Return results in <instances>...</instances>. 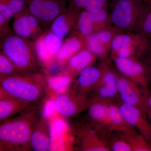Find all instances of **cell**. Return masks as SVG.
<instances>
[{"label": "cell", "mask_w": 151, "mask_h": 151, "mask_svg": "<svg viewBox=\"0 0 151 151\" xmlns=\"http://www.w3.org/2000/svg\"><path fill=\"white\" fill-rule=\"evenodd\" d=\"M85 49H87L86 36L73 30L63 42L55 60L60 64H65L71 57Z\"/></svg>", "instance_id": "cell-15"}, {"label": "cell", "mask_w": 151, "mask_h": 151, "mask_svg": "<svg viewBox=\"0 0 151 151\" xmlns=\"http://www.w3.org/2000/svg\"><path fill=\"white\" fill-rule=\"evenodd\" d=\"M50 127L45 121L37 122L31 136L29 146L35 151H48L50 147Z\"/></svg>", "instance_id": "cell-21"}, {"label": "cell", "mask_w": 151, "mask_h": 151, "mask_svg": "<svg viewBox=\"0 0 151 151\" xmlns=\"http://www.w3.org/2000/svg\"><path fill=\"white\" fill-rule=\"evenodd\" d=\"M97 57L88 49L82 50L68 60L66 63V71L72 77L77 76L86 68L94 65Z\"/></svg>", "instance_id": "cell-20"}, {"label": "cell", "mask_w": 151, "mask_h": 151, "mask_svg": "<svg viewBox=\"0 0 151 151\" xmlns=\"http://www.w3.org/2000/svg\"><path fill=\"white\" fill-rule=\"evenodd\" d=\"M14 18L13 32L17 35L34 41L44 32L38 20L27 7Z\"/></svg>", "instance_id": "cell-12"}, {"label": "cell", "mask_w": 151, "mask_h": 151, "mask_svg": "<svg viewBox=\"0 0 151 151\" xmlns=\"http://www.w3.org/2000/svg\"><path fill=\"white\" fill-rule=\"evenodd\" d=\"M9 21L0 14V37L1 38L5 37L11 32L9 25Z\"/></svg>", "instance_id": "cell-35"}, {"label": "cell", "mask_w": 151, "mask_h": 151, "mask_svg": "<svg viewBox=\"0 0 151 151\" xmlns=\"http://www.w3.org/2000/svg\"><path fill=\"white\" fill-rule=\"evenodd\" d=\"M67 2L66 0H28L27 8L45 32L49 29L55 18L67 8Z\"/></svg>", "instance_id": "cell-6"}, {"label": "cell", "mask_w": 151, "mask_h": 151, "mask_svg": "<svg viewBox=\"0 0 151 151\" xmlns=\"http://www.w3.org/2000/svg\"><path fill=\"white\" fill-rule=\"evenodd\" d=\"M111 60L119 73L137 83L148 94L150 79L147 68L143 62L134 58H114Z\"/></svg>", "instance_id": "cell-7"}, {"label": "cell", "mask_w": 151, "mask_h": 151, "mask_svg": "<svg viewBox=\"0 0 151 151\" xmlns=\"http://www.w3.org/2000/svg\"><path fill=\"white\" fill-rule=\"evenodd\" d=\"M139 60L145 65L147 68L151 82V38L149 39L147 46Z\"/></svg>", "instance_id": "cell-34"}, {"label": "cell", "mask_w": 151, "mask_h": 151, "mask_svg": "<svg viewBox=\"0 0 151 151\" xmlns=\"http://www.w3.org/2000/svg\"><path fill=\"white\" fill-rule=\"evenodd\" d=\"M117 133L129 143L132 151H151V143L138 132Z\"/></svg>", "instance_id": "cell-27"}, {"label": "cell", "mask_w": 151, "mask_h": 151, "mask_svg": "<svg viewBox=\"0 0 151 151\" xmlns=\"http://www.w3.org/2000/svg\"><path fill=\"white\" fill-rule=\"evenodd\" d=\"M65 123L60 119L55 120L50 127V147L49 150H65L64 132L66 129Z\"/></svg>", "instance_id": "cell-24"}, {"label": "cell", "mask_w": 151, "mask_h": 151, "mask_svg": "<svg viewBox=\"0 0 151 151\" xmlns=\"http://www.w3.org/2000/svg\"><path fill=\"white\" fill-rule=\"evenodd\" d=\"M108 101L95 100L91 102L89 106L88 115L92 122L98 129L106 134L108 119Z\"/></svg>", "instance_id": "cell-22"}, {"label": "cell", "mask_w": 151, "mask_h": 151, "mask_svg": "<svg viewBox=\"0 0 151 151\" xmlns=\"http://www.w3.org/2000/svg\"><path fill=\"white\" fill-rule=\"evenodd\" d=\"M149 40L137 33H120L112 42L110 51L111 58H123L139 60L147 48Z\"/></svg>", "instance_id": "cell-5"}, {"label": "cell", "mask_w": 151, "mask_h": 151, "mask_svg": "<svg viewBox=\"0 0 151 151\" xmlns=\"http://www.w3.org/2000/svg\"><path fill=\"white\" fill-rule=\"evenodd\" d=\"M32 113L22 114L3 121L0 126L1 150L19 149L29 146L31 136L37 123Z\"/></svg>", "instance_id": "cell-3"}, {"label": "cell", "mask_w": 151, "mask_h": 151, "mask_svg": "<svg viewBox=\"0 0 151 151\" xmlns=\"http://www.w3.org/2000/svg\"><path fill=\"white\" fill-rule=\"evenodd\" d=\"M45 42L47 49L55 58L57 54L62 45L63 40L55 35L49 29L43 33Z\"/></svg>", "instance_id": "cell-29"}, {"label": "cell", "mask_w": 151, "mask_h": 151, "mask_svg": "<svg viewBox=\"0 0 151 151\" xmlns=\"http://www.w3.org/2000/svg\"><path fill=\"white\" fill-rule=\"evenodd\" d=\"M116 74L118 99L126 105L145 112V104L148 94L137 83L122 75L116 69Z\"/></svg>", "instance_id": "cell-8"}, {"label": "cell", "mask_w": 151, "mask_h": 151, "mask_svg": "<svg viewBox=\"0 0 151 151\" xmlns=\"http://www.w3.org/2000/svg\"><path fill=\"white\" fill-rule=\"evenodd\" d=\"M43 34L34 41L35 49L40 65L49 68L51 67L53 64L55 58L50 54L47 49Z\"/></svg>", "instance_id": "cell-26"}, {"label": "cell", "mask_w": 151, "mask_h": 151, "mask_svg": "<svg viewBox=\"0 0 151 151\" xmlns=\"http://www.w3.org/2000/svg\"><path fill=\"white\" fill-rule=\"evenodd\" d=\"M123 32H124L111 26L106 29L92 33L86 36L87 49L100 60L108 59L113 40L117 35Z\"/></svg>", "instance_id": "cell-11"}, {"label": "cell", "mask_w": 151, "mask_h": 151, "mask_svg": "<svg viewBox=\"0 0 151 151\" xmlns=\"http://www.w3.org/2000/svg\"><path fill=\"white\" fill-rule=\"evenodd\" d=\"M72 76L66 71V73L50 76L47 79V84L51 89L55 90L65 89L71 82Z\"/></svg>", "instance_id": "cell-30"}, {"label": "cell", "mask_w": 151, "mask_h": 151, "mask_svg": "<svg viewBox=\"0 0 151 151\" xmlns=\"http://www.w3.org/2000/svg\"><path fill=\"white\" fill-rule=\"evenodd\" d=\"M107 131L108 134L112 132L127 133L138 132L127 122L115 101L108 102Z\"/></svg>", "instance_id": "cell-17"}, {"label": "cell", "mask_w": 151, "mask_h": 151, "mask_svg": "<svg viewBox=\"0 0 151 151\" xmlns=\"http://www.w3.org/2000/svg\"><path fill=\"white\" fill-rule=\"evenodd\" d=\"M146 114H147V116L148 117L149 119H150V121L151 122V110L147 112Z\"/></svg>", "instance_id": "cell-39"}, {"label": "cell", "mask_w": 151, "mask_h": 151, "mask_svg": "<svg viewBox=\"0 0 151 151\" xmlns=\"http://www.w3.org/2000/svg\"><path fill=\"white\" fill-rule=\"evenodd\" d=\"M108 4L97 12L83 10L74 30L85 36L103 30L112 26L108 11Z\"/></svg>", "instance_id": "cell-9"}, {"label": "cell", "mask_w": 151, "mask_h": 151, "mask_svg": "<svg viewBox=\"0 0 151 151\" xmlns=\"http://www.w3.org/2000/svg\"><path fill=\"white\" fill-rule=\"evenodd\" d=\"M103 74L101 62L97 65L86 68L77 76V83L80 95L86 96L87 93L95 90L99 85Z\"/></svg>", "instance_id": "cell-16"}, {"label": "cell", "mask_w": 151, "mask_h": 151, "mask_svg": "<svg viewBox=\"0 0 151 151\" xmlns=\"http://www.w3.org/2000/svg\"><path fill=\"white\" fill-rule=\"evenodd\" d=\"M146 4L142 0H111L112 26L124 32H133Z\"/></svg>", "instance_id": "cell-4"}, {"label": "cell", "mask_w": 151, "mask_h": 151, "mask_svg": "<svg viewBox=\"0 0 151 151\" xmlns=\"http://www.w3.org/2000/svg\"><path fill=\"white\" fill-rule=\"evenodd\" d=\"M133 32L151 38V3L146 5L135 26Z\"/></svg>", "instance_id": "cell-25"}, {"label": "cell", "mask_w": 151, "mask_h": 151, "mask_svg": "<svg viewBox=\"0 0 151 151\" xmlns=\"http://www.w3.org/2000/svg\"><path fill=\"white\" fill-rule=\"evenodd\" d=\"M69 4L82 10L97 12L108 4V0H66Z\"/></svg>", "instance_id": "cell-28"}, {"label": "cell", "mask_w": 151, "mask_h": 151, "mask_svg": "<svg viewBox=\"0 0 151 151\" xmlns=\"http://www.w3.org/2000/svg\"><path fill=\"white\" fill-rule=\"evenodd\" d=\"M111 58L101 60L103 74L99 85L94 90V100L115 101L118 98L116 86V69L111 63Z\"/></svg>", "instance_id": "cell-10"}, {"label": "cell", "mask_w": 151, "mask_h": 151, "mask_svg": "<svg viewBox=\"0 0 151 151\" xmlns=\"http://www.w3.org/2000/svg\"><path fill=\"white\" fill-rule=\"evenodd\" d=\"M86 96L78 95L74 99L65 94H60L55 99V110L60 116L70 117L78 113L86 104Z\"/></svg>", "instance_id": "cell-18"}, {"label": "cell", "mask_w": 151, "mask_h": 151, "mask_svg": "<svg viewBox=\"0 0 151 151\" xmlns=\"http://www.w3.org/2000/svg\"><path fill=\"white\" fill-rule=\"evenodd\" d=\"M19 73L16 68L2 50L0 52V76L1 78Z\"/></svg>", "instance_id": "cell-31"}, {"label": "cell", "mask_w": 151, "mask_h": 151, "mask_svg": "<svg viewBox=\"0 0 151 151\" xmlns=\"http://www.w3.org/2000/svg\"><path fill=\"white\" fill-rule=\"evenodd\" d=\"M34 73H17L1 78V91L29 105L36 103L45 90L42 75Z\"/></svg>", "instance_id": "cell-1"}, {"label": "cell", "mask_w": 151, "mask_h": 151, "mask_svg": "<svg viewBox=\"0 0 151 151\" xmlns=\"http://www.w3.org/2000/svg\"><path fill=\"white\" fill-rule=\"evenodd\" d=\"M117 104L125 119L134 129L151 144V122L145 112L126 105L117 99Z\"/></svg>", "instance_id": "cell-13"}, {"label": "cell", "mask_w": 151, "mask_h": 151, "mask_svg": "<svg viewBox=\"0 0 151 151\" xmlns=\"http://www.w3.org/2000/svg\"><path fill=\"white\" fill-rule=\"evenodd\" d=\"M146 4H149L151 3V0H142Z\"/></svg>", "instance_id": "cell-40"}, {"label": "cell", "mask_w": 151, "mask_h": 151, "mask_svg": "<svg viewBox=\"0 0 151 151\" xmlns=\"http://www.w3.org/2000/svg\"><path fill=\"white\" fill-rule=\"evenodd\" d=\"M151 110V91H149L147 97L145 106V111L147 113Z\"/></svg>", "instance_id": "cell-38"}, {"label": "cell", "mask_w": 151, "mask_h": 151, "mask_svg": "<svg viewBox=\"0 0 151 151\" xmlns=\"http://www.w3.org/2000/svg\"><path fill=\"white\" fill-rule=\"evenodd\" d=\"M28 105L10 97L1 91L0 120L1 122L10 119L17 114L24 111Z\"/></svg>", "instance_id": "cell-23"}, {"label": "cell", "mask_w": 151, "mask_h": 151, "mask_svg": "<svg viewBox=\"0 0 151 151\" xmlns=\"http://www.w3.org/2000/svg\"><path fill=\"white\" fill-rule=\"evenodd\" d=\"M14 16L25 9L28 4V0H4Z\"/></svg>", "instance_id": "cell-33"}, {"label": "cell", "mask_w": 151, "mask_h": 151, "mask_svg": "<svg viewBox=\"0 0 151 151\" xmlns=\"http://www.w3.org/2000/svg\"><path fill=\"white\" fill-rule=\"evenodd\" d=\"M82 137L81 150L85 151H111L108 134L98 129L85 131Z\"/></svg>", "instance_id": "cell-19"}, {"label": "cell", "mask_w": 151, "mask_h": 151, "mask_svg": "<svg viewBox=\"0 0 151 151\" xmlns=\"http://www.w3.org/2000/svg\"><path fill=\"white\" fill-rule=\"evenodd\" d=\"M82 10L69 4L66 9L55 18L49 29L58 37L63 40L75 29Z\"/></svg>", "instance_id": "cell-14"}, {"label": "cell", "mask_w": 151, "mask_h": 151, "mask_svg": "<svg viewBox=\"0 0 151 151\" xmlns=\"http://www.w3.org/2000/svg\"><path fill=\"white\" fill-rule=\"evenodd\" d=\"M55 109L54 102L49 101L45 107L44 111L45 116L46 117L49 116L53 113Z\"/></svg>", "instance_id": "cell-37"}, {"label": "cell", "mask_w": 151, "mask_h": 151, "mask_svg": "<svg viewBox=\"0 0 151 151\" xmlns=\"http://www.w3.org/2000/svg\"><path fill=\"white\" fill-rule=\"evenodd\" d=\"M1 47L19 73H33L39 69L40 64L33 41L21 37L11 31L2 38Z\"/></svg>", "instance_id": "cell-2"}, {"label": "cell", "mask_w": 151, "mask_h": 151, "mask_svg": "<svg viewBox=\"0 0 151 151\" xmlns=\"http://www.w3.org/2000/svg\"><path fill=\"white\" fill-rule=\"evenodd\" d=\"M0 14L9 20L14 17L4 0H0Z\"/></svg>", "instance_id": "cell-36"}, {"label": "cell", "mask_w": 151, "mask_h": 151, "mask_svg": "<svg viewBox=\"0 0 151 151\" xmlns=\"http://www.w3.org/2000/svg\"><path fill=\"white\" fill-rule=\"evenodd\" d=\"M108 143L111 151H132L129 143L117 133L115 136L108 137Z\"/></svg>", "instance_id": "cell-32"}]
</instances>
